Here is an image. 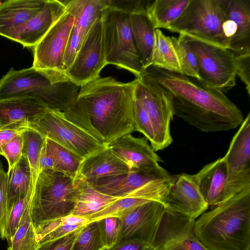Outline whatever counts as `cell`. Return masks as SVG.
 I'll return each instance as SVG.
<instances>
[{
	"label": "cell",
	"instance_id": "6da1fadb",
	"mask_svg": "<svg viewBox=\"0 0 250 250\" xmlns=\"http://www.w3.org/2000/svg\"><path fill=\"white\" fill-rule=\"evenodd\" d=\"M137 79L127 83L111 76L81 85L73 105L63 112L70 121L106 146L136 131L134 104Z\"/></svg>",
	"mask_w": 250,
	"mask_h": 250
},
{
	"label": "cell",
	"instance_id": "7a4b0ae2",
	"mask_svg": "<svg viewBox=\"0 0 250 250\" xmlns=\"http://www.w3.org/2000/svg\"><path fill=\"white\" fill-rule=\"evenodd\" d=\"M142 71L170 93L174 115L202 131H228L244 120L242 111L223 92L198 79L153 66Z\"/></svg>",
	"mask_w": 250,
	"mask_h": 250
},
{
	"label": "cell",
	"instance_id": "3957f363",
	"mask_svg": "<svg viewBox=\"0 0 250 250\" xmlns=\"http://www.w3.org/2000/svg\"><path fill=\"white\" fill-rule=\"evenodd\" d=\"M193 230L208 250H250V188L204 212Z\"/></svg>",
	"mask_w": 250,
	"mask_h": 250
},
{
	"label": "cell",
	"instance_id": "277c9868",
	"mask_svg": "<svg viewBox=\"0 0 250 250\" xmlns=\"http://www.w3.org/2000/svg\"><path fill=\"white\" fill-rule=\"evenodd\" d=\"M80 88L70 80L53 83L32 66L18 70L11 68L0 79V100L34 97L50 109L65 112L74 104Z\"/></svg>",
	"mask_w": 250,
	"mask_h": 250
},
{
	"label": "cell",
	"instance_id": "5b68a950",
	"mask_svg": "<svg viewBox=\"0 0 250 250\" xmlns=\"http://www.w3.org/2000/svg\"><path fill=\"white\" fill-rule=\"evenodd\" d=\"M79 195L74 178L53 169L41 171L32 190L30 216L35 228L73 212Z\"/></svg>",
	"mask_w": 250,
	"mask_h": 250
},
{
	"label": "cell",
	"instance_id": "8992f818",
	"mask_svg": "<svg viewBox=\"0 0 250 250\" xmlns=\"http://www.w3.org/2000/svg\"><path fill=\"white\" fill-rule=\"evenodd\" d=\"M129 10L113 3L102 12L105 61L137 77L143 65L132 35Z\"/></svg>",
	"mask_w": 250,
	"mask_h": 250
},
{
	"label": "cell",
	"instance_id": "52a82bcc",
	"mask_svg": "<svg viewBox=\"0 0 250 250\" xmlns=\"http://www.w3.org/2000/svg\"><path fill=\"white\" fill-rule=\"evenodd\" d=\"M226 19L225 0H190L182 14L167 29L229 49L224 33Z\"/></svg>",
	"mask_w": 250,
	"mask_h": 250
},
{
	"label": "cell",
	"instance_id": "ba28073f",
	"mask_svg": "<svg viewBox=\"0 0 250 250\" xmlns=\"http://www.w3.org/2000/svg\"><path fill=\"white\" fill-rule=\"evenodd\" d=\"M74 17L66 8L64 14L32 48V67L53 83L67 82L64 59Z\"/></svg>",
	"mask_w": 250,
	"mask_h": 250
},
{
	"label": "cell",
	"instance_id": "9c48e42d",
	"mask_svg": "<svg viewBox=\"0 0 250 250\" xmlns=\"http://www.w3.org/2000/svg\"><path fill=\"white\" fill-rule=\"evenodd\" d=\"M187 39L196 57L202 82L223 93L235 86V55L232 51L188 37Z\"/></svg>",
	"mask_w": 250,
	"mask_h": 250
},
{
	"label": "cell",
	"instance_id": "30bf717a",
	"mask_svg": "<svg viewBox=\"0 0 250 250\" xmlns=\"http://www.w3.org/2000/svg\"><path fill=\"white\" fill-rule=\"evenodd\" d=\"M136 97L147 113L153 125L155 143L153 149L163 150L172 142L170 124L174 115L170 93L141 71L136 78Z\"/></svg>",
	"mask_w": 250,
	"mask_h": 250
},
{
	"label": "cell",
	"instance_id": "8fae6325",
	"mask_svg": "<svg viewBox=\"0 0 250 250\" xmlns=\"http://www.w3.org/2000/svg\"><path fill=\"white\" fill-rule=\"evenodd\" d=\"M30 128L83 159L106 146L60 111L49 109L31 124Z\"/></svg>",
	"mask_w": 250,
	"mask_h": 250
},
{
	"label": "cell",
	"instance_id": "7c38bea8",
	"mask_svg": "<svg viewBox=\"0 0 250 250\" xmlns=\"http://www.w3.org/2000/svg\"><path fill=\"white\" fill-rule=\"evenodd\" d=\"M101 16L94 22L66 74L69 79L81 86L100 77L106 65Z\"/></svg>",
	"mask_w": 250,
	"mask_h": 250
},
{
	"label": "cell",
	"instance_id": "4fadbf2b",
	"mask_svg": "<svg viewBox=\"0 0 250 250\" xmlns=\"http://www.w3.org/2000/svg\"><path fill=\"white\" fill-rule=\"evenodd\" d=\"M194 221L165 208L150 246L154 250H208L194 233Z\"/></svg>",
	"mask_w": 250,
	"mask_h": 250
},
{
	"label": "cell",
	"instance_id": "5bb4252c",
	"mask_svg": "<svg viewBox=\"0 0 250 250\" xmlns=\"http://www.w3.org/2000/svg\"><path fill=\"white\" fill-rule=\"evenodd\" d=\"M227 167L226 197L250 188V113L240 125L224 156Z\"/></svg>",
	"mask_w": 250,
	"mask_h": 250
},
{
	"label": "cell",
	"instance_id": "9a60e30c",
	"mask_svg": "<svg viewBox=\"0 0 250 250\" xmlns=\"http://www.w3.org/2000/svg\"><path fill=\"white\" fill-rule=\"evenodd\" d=\"M111 151L128 167L130 171L167 177L170 174L159 164L160 157L145 137L125 135L111 143Z\"/></svg>",
	"mask_w": 250,
	"mask_h": 250
},
{
	"label": "cell",
	"instance_id": "2e32d148",
	"mask_svg": "<svg viewBox=\"0 0 250 250\" xmlns=\"http://www.w3.org/2000/svg\"><path fill=\"white\" fill-rule=\"evenodd\" d=\"M165 209L162 203L151 201L123 215L116 245L135 239L150 245Z\"/></svg>",
	"mask_w": 250,
	"mask_h": 250
},
{
	"label": "cell",
	"instance_id": "e0dca14e",
	"mask_svg": "<svg viewBox=\"0 0 250 250\" xmlns=\"http://www.w3.org/2000/svg\"><path fill=\"white\" fill-rule=\"evenodd\" d=\"M63 2L66 8L74 17L64 59L66 72L73 62L92 25L101 16L103 11L112 4V0H65Z\"/></svg>",
	"mask_w": 250,
	"mask_h": 250
},
{
	"label": "cell",
	"instance_id": "ac0fdd59",
	"mask_svg": "<svg viewBox=\"0 0 250 250\" xmlns=\"http://www.w3.org/2000/svg\"><path fill=\"white\" fill-rule=\"evenodd\" d=\"M164 205L167 209L195 220L208 207L200 193L193 175L185 173L171 175V185Z\"/></svg>",
	"mask_w": 250,
	"mask_h": 250
},
{
	"label": "cell",
	"instance_id": "d6986e66",
	"mask_svg": "<svg viewBox=\"0 0 250 250\" xmlns=\"http://www.w3.org/2000/svg\"><path fill=\"white\" fill-rule=\"evenodd\" d=\"M65 10L63 1L46 0L38 13L3 37L21 44L24 47L33 48Z\"/></svg>",
	"mask_w": 250,
	"mask_h": 250
},
{
	"label": "cell",
	"instance_id": "ffe728a7",
	"mask_svg": "<svg viewBox=\"0 0 250 250\" xmlns=\"http://www.w3.org/2000/svg\"><path fill=\"white\" fill-rule=\"evenodd\" d=\"M49 109L40 99L19 96L0 100V128L14 126L30 128V125Z\"/></svg>",
	"mask_w": 250,
	"mask_h": 250
},
{
	"label": "cell",
	"instance_id": "44dd1931",
	"mask_svg": "<svg viewBox=\"0 0 250 250\" xmlns=\"http://www.w3.org/2000/svg\"><path fill=\"white\" fill-rule=\"evenodd\" d=\"M129 172L127 165L108 146H104L83 159L75 177L92 184L100 179Z\"/></svg>",
	"mask_w": 250,
	"mask_h": 250
},
{
	"label": "cell",
	"instance_id": "7402d4cb",
	"mask_svg": "<svg viewBox=\"0 0 250 250\" xmlns=\"http://www.w3.org/2000/svg\"><path fill=\"white\" fill-rule=\"evenodd\" d=\"M193 175L200 193L208 206H217L227 200V167L224 157L205 165Z\"/></svg>",
	"mask_w": 250,
	"mask_h": 250
},
{
	"label": "cell",
	"instance_id": "603a6c76",
	"mask_svg": "<svg viewBox=\"0 0 250 250\" xmlns=\"http://www.w3.org/2000/svg\"><path fill=\"white\" fill-rule=\"evenodd\" d=\"M147 2L143 4L142 1H135L131 8L128 9L131 29L143 69L147 67L151 58L155 30L146 14Z\"/></svg>",
	"mask_w": 250,
	"mask_h": 250
},
{
	"label": "cell",
	"instance_id": "cb8c5ba5",
	"mask_svg": "<svg viewBox=\"0 0 250 250\" xmlns=\"http://www.w3.org/2000/svg\"><path fill=\"white\" fill-rule=\"evenodd\" d=\"M225 6L236 26L229 49L235 55L250 53V0H225Z\"/></svg>",
	"mask_w": 250,
	"mask_h": 250
},
{
	"label": "cell",
	"instance_id": "d4e9b609",
	"mask_svg": "<svg viewBox=\"0 0 250 250\" xmlns=\"http://www.w3.org/2000/svg\"><path fill=\"white\" fill-rule=\"evenodd\" d=\"M46 0H8L0 3V36H4L38 13Z\"/></svg>",
	"mask_w": 250,
	"mask_h": 250
},
{
	"label": "cell",
	"instance_id": "484cf974",
	"mask_svg": "<svg viewBox=\"0 0 250 250\" xmlns=\"http://www.w3.org/2000/svg\"><path fill=\"white\" fill-rule=\"evenodd\" d=\"M165 178L167 177L130 171L124 174L100 179L90 184L104 194L120 198L128 195L152 181Z\"/></svg>",
	"mask_w": 250,
	"mask_h": 250
},
{
	"label": "cell",
	"instance_id": "4316f807",
	"mask_svg": "<svg viewBox=\"0 0 250 250\" xmlns=\"http://www.w3.org/2000/svg\"><path fill=\"white\" fill-rule=\"evenodd\" d=\"M74 181L79 189V195L73 215L87 218L118 199L99 191L83 179L75 177Z\"/></svg>",
	"mask_w": 250,
	"mask_h": 250
},
{
	"label": "cell",
	"instance_id": "83f0119b",
	"mask_svg": "<svg viewBox=\"0 0 250 250\" xmlns=\"http://www.w3.org/2000/svg\"><path fill=\"white\" fill-rule=\"evenodd\" d=\"M7 173L8 216L14 205L32 190V174L27 158L22 155Z\"/></svg>",
	"mask_w": 250,
	"mask_h": 250
},
{
	"label": "cell",
	"instance_id": "f1b7e54d",
	"mask_svg": "<svg viewBox=\"0 0 250 250\" xmlns=\"http://www.w3.org/2000/svg\"><path fill=\"white\" fill-rule=\"evenodd\" d=\"M190 0L148 1L146 12L155 29L167 27L182 14Z\"/></svg>",
	"mask_w": 250,
	"mask_h": 250
},
{
	"label": "cell",
	"instance_id": "f546056e",
	"mask_svg": "<svg viewBox=\"0 0 250 250\" xmlns=\"http://www.w3.org/2000/svg\"><path fill=\"white\" fill-rule=\"evenodd\" d=\"M149 66L183 74L171 37L166 36L160 29L155 30L154 43L147 67Z\"/></svg>",
	"mask_w": 250,
	"mask_h": 250
},
{
	"label": "cell",
	"instance_id": "4dcf8cb0",
	"mask_svg": "<svg viewBox=\"0 0 250 250\" xmlns=\"http://www.w3.org/2000/svg\"><path fill=\"white\" fill-rule=\"evenodd\" d=\"M22 155L28 159L32 174V187L34 188L39 175V159L46 138L38 131L27 128L21 133Z\"/></svg>",
	"mask_w": 250,
	"mask_h": 250
},
{
	"label": "cell",
	"instance_id": "1f68e13d",
	"mask_svg": "<svg viewBox=\"0 0 250 250\" xmlns=\"http://www.w3.org/2000/svg\"><path fill=\"white\" fill-rule=\"evenodd\" d=\"M46 141L53 159L54 170L74 179L83 158L48 138Z\"/></svg>",
	"mask_w": 250,
	"mask_h": 250
},
{
	"label": "cell",
	"instance_id": "d6a6232c",
	"mask_svg": "<svg viewBox=\"0 0 250 250\" xmlns=\"http://www.w3.org/2000/svg\"><path fill=\"white\" fill-rule=\"evenodd\" d=\"M97 220L89 222L80 229L70 250H104Z\"/></svg>",
	"mask_w": 250,
	"mask_h": 250
},
{
	"label": "cell",
	"instance_id": "836d02e7",
	"mask_svg": "<svg viewBox=\"0 0 250 250\" xmlns=\"http://www.w3.org/2000/svg\"><path fill=\"white\" fill-rule=\"evenodd\" d=\"M171 38L183 74L200 80L196 59L188 43L187 37L179 34L177 38L171 37Z\"/></svg>",
	"mask_w": 250,
	"mask_h": 250
},
{
	"label": "cell",
	"instance_id": "e575fe53",
	"mask_svg": "<svg viewBox=\"0 0 250 250\" xmlns=\"http://www.w3.org/2000/svg\"><path fill=\"white\" fill-rule=\"evenodd\" d=\"M32 190L27 196L18 201L13 207L8 215L0 238L9 243L14 234L26 218L30 215V202Z\"/></svg>",
	"mask_w": 250,
	"mask_h": 250
},
{
	"label": "cell",
	"instance_id": "d590c367",
	"mask_svg": "<svg viewBox=\"0 0 250 250\" xmlns=\"http://www.w3.org/2000/svg\"><path fill=\"white\" fill-rule=\"evenodd\" d=\"M39 245L35 229L29 215L8 243L7 250H36Z\"/></svg>",
	"mask_w": 250,
	"mask_h": 250
},
{
	"label": "cell",
	"instance_id": "8d00e7d4",
	"mask_svg": "<svg viewBox=\"0 0 250 250\" xmlns=\"http://www.w3.org/2000/svg\"><path fill=\"white\" fill-rule=\"evenodd\" d=\"M89 222L86 218L70 215L63 217L61 223L51 232L45 235L38 242L39 244L62 237L82 228Z\"/></svg>",
	"mask_w": 250,
	"mask_h": 250
},
{
	"label": "cell",
	"instance_id": "74e56055",
	"mask_svg": "<svg viewBox=\"0 0 250 250\" xmlns=\"http://www.w3.org/2000/svg\"><path fill=\"white\" fill-rule=\"evenodd\" d=\"M97 220L105 248L109 249L115 245L121 226V218L116 216H108Z\"/></svg>",
	"mask_w": 250,
	"mask_h": 250
},
{
	"label": "cell",
	"instance_id": "f35d334b",
	"mask_svg": "<svg viewBox=\"0 0 250 250\" xmlns=\"http://www.w3.org/2000/svg\"><path fill=\"white\" fill-rule=\"evenodd\" d=\"M134 120L136 131L142 133L149 141L153 148L155 143L153 125L147 113L136 97L134 104Z\"/></svg>",
	"mask_w": 250,
	"mask_h": 250
},
{
	"label": "cell",
	"instance_id": "ab89813d",
	"mask_svg": "<svg viewBox=\"0 0 250 250\" xmlns=\"http://www.w3.org/2000/svg\"><path fill=\"white\" fill-rule=\"evenodd\" d=\"M2 155L7 160L9 170L22 155V137L21 133L15 136L2 148Z\"/></svg>",
	"mask_w": 250,
	"mask_h": 250
},
{
	"label": "cell",
	"instance_id": "60d3db41",
	"mask_svg": "<svg viewBox=\"0 0 250 250\" xmlns=\"http://www.w3.org/2000/svg\"><path fill=\"white\" fill-rule=\"evenodd\" d=\"M7 202V173L0 162V237L8 218Z\"/></svg>",
	"mask_w": 250,
	"mask_h": 250
},
{
	"label": "cell",
	"instance_id": "b9f144b4",
	"mask_svg": "<svg viewBox=\"0 0 250 250\" xmlns=\"http://www.w3.org/2000/svg\"><path fill=\"white\" fill-rule=\"evenodd\" d=\"M81 228L62 237L41 244L36 250H70Z\"/></svg>",
	"mask_w": 250,
	"mask_h": 250
},
{
	"label": "cell",
	"instance_id": "7bdbcfd3",
	"mask_svg": "<svg viewBox=\"0 0 250 250\" xmlns=\"http://www.w3.org/2000/svg\"><path fill=\"white\" fill-rule=\"evenodd\" d=\"M236 75L246 85L249 95H250V53L235 55Z\"/></svg>",
	"mask_w": 250,
	"mask_h": 250
},
{
	"label": "cell",
	"instance_id": "ee69618b",
	"mask_svg": "<svg viewBox=\"0 0 250 250\" xmlns=\"http://www.w3.org/2000/svg\"><path fill=\"white\" fill-rule=\"evenodd\" d=\"M104 250H154L152 247L138 240H129L123 242Z\"/></svg>",
	"mask_w": 250,
	"mask_h": 250
},
{
	"label": "cell",
	"instance_id": "f6af8a7d",
	"mask_svg": "<svg viewBox=\"0 0 250 250\" xmlns=\"http://www.w3.org/2000/svg\"><path fill=\"white\" fill-rule=\"evenodd\" d=\"M26 128L14 126L0 128V155H2V148L17 135L22 133Z\"/></svg>",
	"mask_w": 250,
	"mask_h": 250
},
{
	"label": "cell",
	"instance_id": "bcb514c9",
	"mask_svg": "<svg viewBox=\"0 0 250 250\" xmlns=\"http://www.w3.org/2000/svg\"><path fill=\"white\" fill-rule=\"evenodd\" d=\"M48 169L54 170V161L46 141L39 157V174L43 170Z\"/></svg>",
	"mask_w": 250,
	"mask_h": 250
}]
</instances>
